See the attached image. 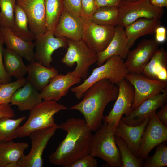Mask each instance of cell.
Returning <instances> with one entry per match:
<instances>
[{
  "mask_svg": "<svg viewBox=\"0 0 167 167\" xmlns=\"http://www.w3.org/2000/svg\"><path fill=\"white\" fill-rule=\"evenodd\" d=\"M2 84L1 81L0 80V86H1V85Z\"/></svg>",
  "mask_w": 167,
  "mask_h": 167,
  "instance_id": "46",
  "label": "cell"
},
{
  "mask_svg": "<svg viewBox=\"0 0 167 167\" xmlns=\"http://www.w3.org/2000/svg\"><path fill=\"white\" fill-rule=\"evenodd\" d=\"M14 24L12 32L17 36L26 41L35 40L34 35L29 29L27 16L24 10L16 4L14 7Z\"/></svg>",
  "mask_w": 167,
  "mask_h": 167,
  "instance_id": "27",
  "label": "cell"
},
{
  "mask_svg": "<svg viewBox=\"0 0 167 167\" xmlns=\"http://www.w3.org/2000/svg\"><path fill=\"white\" fill-rule=\"evenodd\" d=\"M29 146L27 143H16L13 140L0 143V167H16Z\"/></svg>",
  "mask_w": 167,
  "mask_h": 167,
  "instance_id": "25",
  "label": "cell"
},
{
  "mask_svg": "<svg viewBox=\"0 0 167 167\" xmlns=\"http://www.w3.org/2000/svg\"><path fill=\"white\" fill-rule=\"evenodd\" d=\"M118 93V86L107 79H104L90 87L82 100L70 109L79 111L92 131H96L102 124L105 108L116 99Z\"/></svg>",
  "mask_w": 167,
  "mask_h": 167,
  "instance_id": "2",
  "label": "cell"
},
{
  "mask_svg": "<svg viewBox=\"0 0 167 167\" xmlns=\"http://www.w3.org/2000/svg\"><path fill=\"white\" fill-rule=\"evenodd\" d=\"M125 79L134 88L135 98L132 109L145 100L161 93L167 88V81L150 79L142 74L128 72Z\"/></svg>",
  "mask_w": 167,
  "mask_h": 167,
  "instance_id": "9",
  "label": "cell"
},
{
  "mask_svg": "<svg viewBox=\"0 0 167 167\" xmlns=\"http://www.w3.org/2000/svg\"><path fill=\"white\" fill-rule=\"evenodd\" d=\"M67 50L61 59L62 62L67 66L72 67L76 63L75 69L70 71L73 76L85 80L88 75L90 67L96 62L97 53L86 45L82 40L74 41L68 39Z\"/></svg>",
  "mask_w": 167,
  "mask_h": 167,
  "instance_id": "6",
  "label": "cell"
},
{
  "mask_svg": "<svg viewBox=\"0 0 167 167\" xmlns=\"http://www.w3.org/2000/svg\"><path fill=\"white\" fill-rule=\"evenodd\" d=\"M64 105L53 101H44L30 111L26 122L19 126L16 134L18 137L28 136L34 131L57 126L54 116L58 112L67 109Z\"/></svg>",
  "mask_w": 167,
  "mask_h": 167,
  "instance_id": "5",
  "label": "cell"
},
{
  "mask_svg": "<svg viewBox=\"0 0 167 167\" xmlns=\"http://www.w3.org/2000/svg\"><path fill=\"white\" fill-rule=\"evenodd\" d=\"M116 127L103 121L101 126L92 135L90 153L99 157L113 167H122V161L115 139Z\"/></svg>",
  "mask_w": 167,
  "mask_h": 167,
  "instance_id": "3",
  "label": "cell"
},
{
  "mask_svg": "<svg viewBox=\"0 0 167 167\" xmlns=\"http://www.w3.org/2000/svg\"><path fill=\"white\" fill-rule=\"evenodd\" d=\"M81 81V79L72 76L70 72L65 75L58 74L41 91V97L44 101H58L66 95L71 86Z\"/></svg>",
  "mask_w": 167,
  "mask_h": 167,
  "instance_id": "17",
  "label": "cell"
},
{
  "mask_svg": "<svg viewBox=\"0 0 167 167\" xmlns=\"http://www.w3.org/2000/svg\"><path fill=\"white\" fill-rule=\"evenodd\" d=\"M25 119V116L16 119L7 117L0 118V143L17 138L16 131Z\"/></svg>",
  "mask_w": 167,
  "mask_h": 167,
  "instance_id": "31",
  "label": "cell"
},
{
  "mask_svg": "<svg viewBox=\"0 0 167 167\" xmlns=\"http://www.w3.org/2000/svg\"><path fill=\"white\" fill-rule=\"evenodd\" d=\"M151 4L154 6L160 8L167 7V0H149Z\"/></svg>",
  "mask_w": 167,
  "mask_h": 167,
  "instance_id": "44",
  "label": "cell"
},
{
  "mask_svg": "<svg viewBox=\"0 0 167 167\" xmlns=\"http://www.w3.org/2000/svg\"><path fill=\"white\" fill-rule=\"evenodd\" d=\"M98 8L103 7H118L122 0H96Z\"/></svg>",
  "mask_w": 167,
  "mask_h": 167,
  "instance_id": "42",
  "label": "cell"
},
{
  "mask_svg": "<svg viewBox=\"0 0 167 167\" xmlns=\"http://www.w3.org/2000/svg\"><path fill=\"white\" fill-rule=\"evenodd\" d=\"M3 58L4 66L8 74L19 79L27 74V66L22 57L7 48L4 49Z\"/></svg>",
  "mask_w": 167,
  "mask_h": 167,
  "instance_id": "26",
  "label": "cell"
},
{
  "mask_svg": "<svg viewBox=\"0 0 167 167\" xmlns=\"http://www.w3.org/2000/svg\"><path fill=\"white\" fill-rule=\"evenodd\" d=\"M140 0H122V1H123L126 2H137Z\"/></svg>",
  "mask_w": 167,
  "mask_h": 167,
  "instance_id": "45",
  "label": "cell"
},
{
  "mask_svg": "<svg viewBox=\"0 0 167 167\" xmlns=\"http://www.w3.org/2000/svg\"><path fill=\"white\" fill-rule=\"evenodd\" d=\"M16 4L26 13L29 28L35 39L46 31L45 0H16Z\"/></svg>",
  "mask_w": 167,
  "mask_h": 167,
  "instance_id": "16",
  "label": "cell"
},
{
  "mask_svg": "<svg viewBox=\"0 0 167 167\" xmlns=\"http://www.w3.org/2000/svg\"><path fill=\"white\" fill-rule=\"evenodd\" d=\"M64 9L71 14L81 17V0H63Z\"/></svg>",
  "mask_w": 167,
  "mask_h": 167,
  "instance_id": "37",
  "label": "cell"
},
{
  "mask_svg": "<svg viewBox=\"0 0 167 167\" xmlns=\"http://www.w3.org/2000/svg\"><path fill=\"white\" fill-rule=\"evenodd\" d=\"M118 8L119 15L118 25L124 28L141 18L160 19L164 13L163 8L154 6L149 0L131 2L122 1Z\"/></svg>",
  "mask_w": 167,
  "mask_h": 167,
  "instance_id": "7",
  "label": "cell"
},
{
  "mask_svg": "<svg viewBox=\"0 0 167 167\" xmlns=\"http://www.w3.org/2000/svg\"><path fill=\"white\" fill-rule=\"evenodd\" d=\"M0 31L7 48L11 50L28 62L35 61V43L26 41L16 36L9 28L0 27Z\"/></svg>",
  "mask_w": 167,
  "mask_h": 167,
  "instance_id": "21",
  "label": "cell"
},
{
  "mask_svg": "<svg viewBox=\"0 0 167 167\" xmlns=\"http://www.w3.org/2000/svg\"><path fill=\"white\" fill-rule=\"evenodd\" d=\"M167 140V126L161 122L155 113L151 116L142 135L139 158L145 160L154 147Z\"/></svg>",
  "mask_w": 167,
  "mask_h": 167,
  "instance_id": "12",
  "label": "cell"
},
{
  "mask_svg": "<svg viewBox=\"0 0 167 167\" xmlns=\"http://www.w3.org/2000/svg\"><path fill=\"white\" fill-rule=\"evenodd\" d=\"M16 0H0V27L12 30L14 24V7Z\"/></svg>",
  "mask_w": 167,
  "mask_h": 167,
  "instance_id": "33",
  "label": "cell"
},
{
  "mask_svg": "<svg viewBox=\"0 0 167 167\" xmlns=\"http://www.w3.org/2000/svg\"><path fill=\"white\" fill-rule=\"evenodd\" d=\"M128 73L123 60L118 56H113L105 63L93 70L91 75L79 85L71 88V91L77 99L82 98L86 91L96 82L107 79L116 85L125 77Z\"/></svg>",
  "mask_w": 167,
  "mask_h": 167,
  "instance_id": "4",
  "label": "cell"
},
{
  "mask_svg": "<svg viewBox=\"0 0 167 167\" xmlns=\"http://www.w3.org/2000/svg\"><path fill=\"white\" fill-rule=\"evenodd\" d=\"M83 19L82 40L93 52L98 53L102 51L112 39L116 27L100 25L90 20Z\"/></svg>",
  "mask_w": 167,
  "mask_h": 167,
  "instance_id": "10",
  "label": "cell"
},
{
  "mask_svg": "<svg viewBox=\"0 0 167 167\" xmlns=\"http://www.w3.org/2000/svg\"><path fill=\"white\" fill-rule=\"evenodd\" d=\"M46 31L53 32L64 8L63 0H45Z\"/></svg>",
  "mask_w": 167,
  "mask_h": 167,
  "instance_id": "28",
  "label": "cell"
},
{
  "mask_svg": "<svg viewBox=\"0 0 167 167\" xmlns=\"http://www.w3.org/2000/svg\"><path fill=\"white\" fill-rule=\"evenodd\" d=\"M35 40V61L49 68L51 67L54 52L60 48H67L68 45V39L55 37L53 32L47 31Z\"/></svg>",
  "mask_w": 167,
  "mask_h": 167,
  "instance_id": "13",
  "label": "cell"
},
{
  "mask_svg": "<svg viewBox=\"0 0 167 167\" xmlns=\"http://www.w3.org/2000/svg\"><path fill=\"white\" fill-rule=\"evenodd\" d=\"M159 45L155 39H144L134 49L130 51L124 62L128 72L142 74L144 67L158 49Z\"/></svg>",
  "mask_w": 167,
  "mask_h": 167,
  "instance_id": "14",
  "label": "cell"
},
{
  "mask_svg": "<svg viewBox=\"0 0 167 167\" xmlns=\"http://www.w3.org/2000/svg\"><path fill=\"white\" fill-rule=\"evenodd\" d=\"M28 75L26 79L39 91H41L51 79L58 74L55 68L47 67L36 62L27 64Z\"/></svg>",
  "mask_w": 167,
  "mask_h": 167,
  "instance_id": "23",
  "label": "cell"
},
{
  "mask_svg": "<svg viewBox=\"0 0 167 167\" xmlns=\"http://www.w3.org/2000/svg\"><path fill=\"white\" fill-rule=\"evenodd\" d=\"M119 10L118 7H103L98 8L91 20L97 24L116 27L118 24Z\"/></svg>",
  "mask_w": 167,
  "mask_h": 167,
  "instance_id": "30",
  "label": "cell"
},
{
  "mask_svg": "<svg viewBox=\"0 0 167 167\" xmlns=\"http://www.w3.org/2000/svg\"><path fill=\"white\" fill-rule=\"evenodd\" d=\"M167 52L161 47L155 52L144 67L142 73L148 78L157 79V74L163 69L167 68Z\"/></svg>",
  "mask_w": 167,
  "mask_h": 167,
  "instance_id": "29",
  "label": "cell"
},
{
  "mask_svg": "<svg viewBox=\"0 0 167 167\" xmlns=\"http://www.w3.org/2000/svg\"><path fill=\"white\" fill-rule=\"evenodd\" d=\"M161 24L159 19L141 18L125 27L124 30L127 39L128 48L130 49L139 37L155 33L156 28Z\"/></svg>",
  "mask_w": 167,
  "mask_h": 167,
  "instance_id": "24",
  "label": "cell"
},
{
  "mask_svg": "<svg viewBox=\"0 0 167 167\" xmlns=\"http://www.w3.org/2000/svg\"><path fill=\"white\" fill-rule=\"evenodd\" d=\"M155 40L159 44L165 42L166 39L167 31L166 28L162 26L157 28L155 32Z\"/></svg>",
  "mask_w": 167,
  "mask_h": 167,
  "instance_id": "40",
  "label": "cell"
},
{
  "mask_svg": "<svg viewBox=\"0 0 167 167\" xmlns=\"http://www.w3.org/2000/svg\"><path fill=\"white\" fill-rule=\"evenodd\" d=\"M9 104L0 105V118H12L15 116L14 112Z\"/></svg>",
  "mask_w": 167,
  "mask_h": 167,
  "instance_id": "41",
  "label": "cell"
},
{
  "mask_svg": "<svg viewBox=\"0 0 167 167\" xmlns=\"http://www.w3.org/2000/svg\"><path fill=\"white\" fill-rule=\"evenodd\" d=\"M38 91L27 81L24 85L14 93L10 105L16 106L21 111H30L42 101V99Z\"/></svg>",
  "mask_w": 167,
  "mask_h": 167,
  "instance_id": "22",
  "label": "cell"
},
{
  "mask_svg": "<svg viewBox=\"0 0 167 167\" xmlns=\"http://www.w3.org/2000/svg\"><path fill=\"white\" fill-rule=\"evenodd\" d=\"M116 144L119 151L122 161V167L143 166L144 160L135 156L126 142L121 137L115 135Z\"/></svg>",
  "mask_w": 167,
  "mask_h": 167,
  "instance_id": "32",
  "label": "cell"
},
{
  "mask_svg": "<svg viewBox=\"0 0 167 167\" xmlns=\"http://www.w3.org/2000/svg\"><path fill=\"white\" fill-rule=\"evenodd\" d=\"M156 113L157 116L161 122L167 126V104H165Z\"/></svg>",
  "mask_w": 167,
  "mask_h": 167,
  "instance_id": "43",
  "label": "cell"
},
{
  "mask_svg": "<svg viewBox=\"0 0 167 167\" xmlns=\"http://www.w3.org/2000/svg\"><path fill=\"white\" fill-rule=\"evenodd\" d=\"M57 126L36 130L28 136L32 143L31 150L28 155H24L17 163L16 167H42V155L49 140L54 135Z\"/></svg>",
  "mask_w": 167,
  "mask_h": 167,
  "instance_id": "8",
  "label": "cell"
},
{
  "mask_svg": "<svg viewBox=\"0 0 167 167\" xmlns=\"http://www.w3.org/2000/svg\"><path fill=\"white\" fill-rule=\"evenodd\" d=\"M4 44V39L0 31V80L2 84L10 83L11 80V77L8 74L4 66L3 58Z\"/></svg>",
  "mask_w": 167,
  "mask_h": 167,
  "instance_id": "39",
  "label": "cell"
},
{
  "mask_svg": "<svg viewBox=\"0 0 167 167\" xmlns=\"http://www.w3.org/2000/svg\"><path fill=\"white\" fill-rule=\"evenodd\" d=\"M150 118H147L141 124L135 126L125 124L121 119L115 128V135L122 138L134 155L138 158L142 137Z\"/></svg>",
  "mask_w": 167,
  "mask_h": 167,
  "instance_id": "20",
  "label": "cell"
},
{
  "mask_svg": "<svg viewBox=\"0 0 167 167\" xmlns=\"http://www.w3.org/2000/svg\"><path fill=\"white\" fill-rule=\"evenodd\" d=\"M98 8L96 0H81V17L91 20Z\"/></svg>",
  "mask_w": 167,
  "mask_h": 167,
  "instance_id": "36",
  "label": "cell"
},
{
  "mask_svg": "<svg viewBox=\"0 0 167 167\" xmlns=\"http://www.w3.org/2000/svg\"><path fill=\"white\" fill-rule=\"evenodd\" d=\"M167 101V88L162 92L145 100L129 115L122 117L121 119L126 124L137 126L142 124L148 118L150 117L156 110L165 104Z\"/></svg>",
  "mask_w": 167,
  "mask_h": 167,
  "instance_id": "15",
  "label": "cell"
},
{
  "mask_svg": "<svg viewBox=\"0 0 167 167\" xmlns=\"http://www.w3.org/2000/svg\"><path fill=\"white\" fill-rule=\"evenodd\" d=\"M66 132L65 138L49 156L53 165L70 167L75 162L90 153L92 131L84 119L71 118L57 125Z\"/></svg>",
  "mask_w": 167,
  "mask_h": 167,
  "instance_id": "1",
  "label": "cell"
},
{
  "mask_svg": "<svg viewBox=\"0 0 167 167\" xmlns=\"http://www.w3.org/2000/svg\"><path fill=\"white\" fill-rule=\"evenodd\" d=\"M83 25L81 17L74 16L64 9L53 33L55 37L79 41L82 40Z\"/></svg>",
  "mask_w": 167,
  "mask_h": 167,
  "instance_id": "19",
  "label": "cell"
},
{
  "mask_svg": "<svg viewBox=\"0 0 167 167\" xmlns=\"http://www.w3.org/2000/svg\"><path fill=\"white\" fill-rule=\"evenodd\" d=\"M124 28L119 25L116 26L114 34L108 46L104 50L97 53L98 66L101 65L113 56H118L123 60L126 58L130 49Z\"/></svg>",
  "mask_w": 167,
  "mask_h": 167,
  "instance_id": "18",
  "label": "cell"
},
{
  "mask_svg": "<svg viewBox=\"0 0 167 167\" xmlns=\"http://www.w3.org/2000/svg\"><path fill=\"white\" fill-rule=\"evenodd\" d=\"M118 93L112 109L104 116L103 121L112 124L115 127L123 115L127 116L132 110L135 98V90L132 85L125 79L117 85Z\"/></svg>",
  "mask_w": 167,
  "mask_h": 167,
  "instance_id": "11",
  "label": "cell"
},
{
  "mask_svg": "<svg viewBox=\"0 0 167 167\" xmlns=\"http://www.w3.org/2000/svg\"><path fill=\"white\" fill-rule=\"evenodd\" d=\"M164 142L156 146L153 156H148L146 158L143 167H164L167 166V146Z\"/></svg>",
  "mask_w": 167,
  "mask_h": 167,
  "instance_id": "35",
  "label": "cell"
},
{
  "mask_svg": "<svg viewBox=\"0 0 167 167\" xmlns=\"http://www.w3.org/2000/svg\"><path fill=\"white\" fill-rule=\"evenodd\" d=\"M27 82L26 79L23 77L12 82L2 84L0 86V105L10 103L11 98L15 92Z\"/></svg>",
  "mask_w": 167,
  "mask_h": 167,
  "instance_id": "34",
  "label": "cell"
},
{
  "mask_svg": "<svg viewBox=\"0 0 167 167\" xmlns=\"http://www.w3.org/2000/svg\"><path fill=\"white\" fill-rule=\"evenodd\" d=\"M98 163L95 157L89 153L74 162L70 167H97Z\"/></svg>",
  "mask_w": 167,
  "mask_h": 167,
  "instance_id": "38",
  "label": "cell"
}]
</instances>
